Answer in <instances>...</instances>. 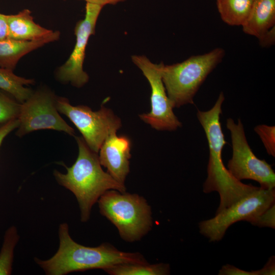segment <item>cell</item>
<instances>
[{"instance_id": "1", "label": "cell", "mask_w": 275, "mask_h": 275, "mask_svg": "<svg viewBox=\"0 0 275 275\" xmlns=\"http://www.w3.org/2000/svg\"><path fill=\"white\" fill-rule=\"evenodd\" d=\"M224 100V94L221 92L212 108L207 111L198 110L197 114L205 132L209 150L207 176L203 183V191L206 194L213 191L218 194L219 203L215 213L230 207L258 188L237 180L223 163L222 153L227 143L222 130L220 118Z\"/></svg>"}, {"instance_id": "2", "label": "cell", "mask_w": 275, "mask_h": 275, "mask_svg": "<svg viewBox=\"0 0 275 275\" xmlns=\"http://www.w3.org/2000/svg\"><path fill=\"white\" fill-rule=\"evenodd\" d=\"M59 237V248L51 258L46 260L35 258L47 275H65L95 269L104 270L119 264L148 262L141 253L121 251L109 243L96 247L79 244L70 236L66 223L60 225Z\"/></svg>"}, {"instance_id": "3", "label": "cell", "mask_w": 275, "mask_h": 275, "mask_svg": "<svg viewBox=\"0 0 275 275\" xmlns=\"http://www.w3.org/2000/svg\"><path fill=\"white\" fill-rule=\"evenodd\" d=\"M78 154L70 167L65 166L67 173L55 170L53 175L57 182L71 191L75 196L80 211V221L87 222L93 206L107 190L126 191L125 184L116 180L102 169L98 153L89 147L81 137H76Z\"/></svg>"}, {"instance_id": "4", "label": "cell", "mask_w": 275, "mask_h": 275, "mask_svg": "<svg viewBox=\"0 0 275 275\" xmlns=\"http://www.w3.org/2000/svg\"><path fill=\"white\" fill-rule=\"evenodd\" d=\"M225 54L215 48L203 54L193 56L184 61L161 66V78L173 107L194 104V97L208 75L222 62Z\"/></svg>"}, {"instance_id": "5", "label": "cell", "mask_w": 275, "mask_h": 275, "mask_svg": "<svg viewBox=\"0 0 275 275\" xmlns=\"http://www.w3.org/2000/svg\"><path fill=\"white\" fill-rule=\"evenodd\" d=\"M97 202L100 214L116 227L125 241L140 240L152 228L151 208L142 196L110 189Z\"/></svg>"}, {"instance_id": "6", "label": "cell", "mask_w": 275, "mask_h": 275, "mask_svg": "<svg viewBox=\"0 0 275 275\" xmlns=\"http://www.w3.org/2000/svg\"><path fill=\"white\" fill-rule=\"evenodd\" d=\"M226 127L230 132L232 148V156L227 163L230 173L239 181L253 180L262 188L274 189V172L265 160L258 158L253 153L241 120L238 119L236 124L232 118H228Z\"/></svg>"}, {"instance_id": "7", "label": "cell", "mask_w": 275, "mask_h": 275, "mask_svg": "<svg viewBox=\"0 0 275 275\" xmlns=\"http://www.w3.org/2000/svg\"><path fill=\"white\" fill-rule=\"evenodd\" d=\"M275 203V189L258 188L230 207L200 222V233L210 242L222 239L228 229L239 221L249 222Z\"/></svg>"}, {"instance_id": "8", "label": "cell", "mask_w": 275, "mask_h": 275, "mask_svg": "<svg viewBox=\"0 0 275 275\" xmlns=\"http://www.w3.org/2000/svg\"><path fill=\"white\" fill-rule=\"evenodd\" d=\"M56 107L59 113L70 119L89 147L97 153L105 139L116 133L122 125L120 119L112 110L103 106L94 112L87 106H73L68 99L57 97Z\"/></svg>"}, {"instance_id": "9", "label": "cell", "mask_w": 275, "mask_h": 275, "mask_svg": "<svg viewBox=\"0 0 275 275\" xmlns=\"http://www.w3.org/2000/svg\"><path fill=\"white\" fill-rule=\"evenodd\" d=\"M57 97L49 89L42 88L34 91L28 99L21 103L16 135L22 137L42 129L63 131L74 135V129L61 117L57 109Z\"/></svg>"}, {"instance_id": "10", "label": "cell", "mask_w": 275, "mask_h": 275, "mask_svg": "<svg viewBox=\"0 0 275 275\" xmlns=\"http://www.w3.org/2000/svg\"><path fill=\"white\" fill-rule=\"evenodd\" d=\"M131 60L147 79L151 89V111L140 115V118L158 130L173 131L181 127L162 80V63L154 64L145 56L133 55Z\"/></svg>"}, {"instance_id": "11", "label": "cell", "mask_w": 275, "mask_h": 275, "mask_svg": "<svg viewBox=\"0 0 275 275\" xmlns=\"http://www.w3.org/2000/svg\"><path fill=\"white\" fill-rule=\"evenodd\" d=\"M103 7L86 3L85 15L74 28L76 42L67 61L56 72L57 79L62 84L70 83L81 88L88 82V74L83 70L87 45L91 36L94 35L97 21Z\"/></svg>"}, {"instance_id": "12", "label": "cell", "mask_w": 275, "mask_h": 275, "mask_svg": "<svg viewBox=\"0 0 275 275\" xmlns=\"http://www.w3.org/2000/svg\"><path fill=\"white\" fill-rule=\"evenodd\" d=\"M131 141L126 136H118L116 133L108 135L102 143L99 159L101 166L116 180L125 184L130 171L129 159Z\"/></svg>"}, {"instance_id": "13", "label": "cell", "mask_w": 275, "mask_h": 275, "mask_svg": "<svg viewBox=\"0 0 275 275\" xmlns=\"http://www.w3.org/2000/svg\"><path fill=\"white\" fill-rule=\"evenodd\" d=\"M31 11L23 9L16 14L7 15L8 38L21 41H34L50 37L56 31L36 23Z\"/></svg>"}, {"instance_id": "14", "label": "cell", "mask_w": 275, "mask_h": 275, "mask_svg": "<svg viewBox=\"0 0 275 275\" xmlns=\"http://www.w3.org/2000/svg\"><path fill=\"white\" fill-rule=\"evenodd\" d=\"M60 32L41 40L21 41L7 38L0 40V67L13 71L20 59L44 45L57 41Z\"/></svg>"}, {"instance_id": "15", "label": "cell", "mask_w": 275, "mask_h": 275, "mask_svg": "<svg viewBox=\"0 0 275 275\" xmlns=\"http://www.w3.org/2000/svg\"><path fill=\"white\" fill-rule=\"evenodd\" d=\"M274 24L275 0H253L250 16L242 27L245 34L259 38Z\"/></svg>"}, {"instance_id": "16", "label": "cell", "mask_w": 275, "mask_h": 275, "mask_svg": "<svg viewBox=\"0 0 275 275\" xmlns=\"http://www.w3.org/2000/svg\"><path fill=\"white\" fill-rule=\"evenodd\" d=\"M221 19L232 26H242L246 22L253 0H215Z\"/></svg>"}, {"instance_id": "17", "label": "cell", "mask_w": 275, "mask_h": 275, "mask_svg": "<svg viewBox=\"0 0 275 275\" xmlns=\"http://www.w3.org/2000/svg\"><path fill=\"white\" fill-rule=\"evenodd\" d=\"M34 82L33 79L17 76L13 71L0 67V90L10 95L20 103L28 99L34 92L25 86Z\"/></svg>"}, {"instance_id": "18", "label": "cell", "mask_w": 275, "mask_h": 275, "mask_svg": "<svg viewBox=\"0 0 275 275\" xmlns=\"http://www.w3.org/2000/svg\"><path fill=\"white\" fill-rule=\"evenodd\" d=\"M104 271L111 275H168L170 274V266L163 263H126L111 266Z\"/></svg>"}, {"instance_id": "19", "label": "cell", "mask_w": 275, "mask_h": 275, "mask_svg": "<svg viewBox=\"0 0 275 275\" xmlns=\"http://www.w3.org/2000/svg\"><path fill=\"white\" fill-rule=\"evenodd\" d=\"M18 239L16 228L14 226L9 228L5 233L0 252V275L11 274L14 250Z\"/></svg>"}, {"instance_id": "20", "label": "cell", "mask_w": 275, "mask_h": 275, "mask_svg": "<svg viewBox=\"0 0 275 275\" xmlns=\"http://www.w3.org/2000/svg\"><path fill=\"white\" fill-rule=\"evenodd\" d=\"M21 103L7 93L0 90V125L18 119Z\"/></svg>"}, {"instance_id": "21", "label": "cell", "mask_w": 275, "mask_h": 275, "mask_svg": "<svg viewBox=\"0 0 275 275\" xmlns=\"http://www.w3.org/2000/svg\"><path fill=\"white\" fill-rule=\"evenodd\" d=\"M254 131L259 136L267 154L275 156V126L265 124L258 125Z\"/></svg>"}, {"instance_id": "22", "label": "cell", "mask_w": 275, "mask_h": 275, "mask_svg": "<svg viewBox=\"0 0 275 275\" xmlns=\"http://www.w3.org/2000/svg\"><path fill=\"white\" fill-rule=\"evenodd\" d=\"M248 222L259 227L275 228V203Z\"/></svg>"}, {"instance_id": "23", "label": "cell", "mask_w": 275, "mask_h": 275, "mask_svg": "<svg viewBox=\"0 0 275 275\" xmlns=\"http://www.w3.org/2000/svg\"><path fill=\"white\" fill-rule=\"evenodd\" d=\"M219 275H254V270L246 271L234 265L226 264L219 269Z\"/></svg>"}, {"instance_id": "24", "label": "cell", "mask_w": 275, "mask_h": 275, "mask_svg": "<svg viewBox=\"0 0 275 275\" xmlns=\"http://www.w3.org/2000/svg\"><path fill=\"white\" fill-rule=\"evenodd\" d=\"M19 124L18 119H15L0 125V147L5 138L13 130L17 128Z\"/></svg>"}, {"instance_id": "25", "label": "cell", "mask_w": 275, "mask_h": 275, "mask_svg": "<svg viewBox=\"0 0 275 275\" xmlns=\"http://www.w3.org/2000/svg\"><path fill=\"white\" fill-rule=\"evenodd\" d=\"M258 39L260 45L263 47L272 45L275 41V26L265 32Z\"/></svg>"}, {"instance_id": "26", "label": "cell", "mask_w": 275, "mask_h": 275, "mask_svg": "<svg viewBox=\"0 0 275 275\" xmlns=\"http://www.w3.org/2000/svg\"><path fill=\"white\" fill-rule=\"evenodd\" d=\"M254 275H274L275 257L272 256L268 259L264 266L256 270H254Z\"/></svg>"}, {"instance_id": "27", "label": "cell", "mask_w": 275, "mask_h": 275, "mask_svg": "<svg viewBox=\"0 0 275 275\" xmlns=\"http://www.w3.org/2000/svg\"><path fill=\"white\" fill-rule=\"evenodd\" d=\"M8 26L7 15L0 13V40L8 38Z\"/></svg>"}, {"instance_id": "28", "label": "cell", "mask_w": 275, "mask_h": 275, "mask_svg": "<svg viewBox=\"0 0 275 275\" xmlns=\"http://www.w3.org/2000/svg\"><path fill=\"white\" fill-rule=\"evenodd\" d=\"M86 3L97 5L102 7L106 5H116L120 2H123L126 0H84Z\"/></svg>"}, {"instance_id": "29", "label": "cell", "mask_w": 275, "mask_h": 275, "mask_svg": "<svg viewBox=\"0 0 275 275\" xmlns=\"http://www.w3.org/2000/svg\"><path fill=\"white\" fill-rule=\"evenodd\" d=\"M64 1H66V0H64Z\"/></svg>"}]
</instances>
